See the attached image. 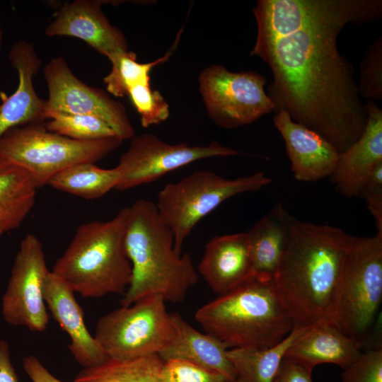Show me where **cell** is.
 <instances>
[{
  "label": "cell",
  "instance_id": "obj_12",
  "mask_svg": "<svg viewBox=\"0 0 382 382\" xmlns=\"http://www.w3.org/2000/svg\"><path fill=\"white\" fill-rule=\"evenodd\" d=\"M242 154L234 149L213 141L206 146L187 143L168 144L154 134L144 133L130 139L127 151L117 166L121 178L116 190L125 191L154 182L169 172L196 161Z\"/></svg>",
  "mask_w": 382,
  "mask_h": 382
},
{
  "label": "cell",
  "instance_id": "obj_35",
  "mask_svg": "<svg viewBox=\"0 0 382 382\" xmlns=\"http://www.w3.org/2000/svg\"><path fill=\"white\" fill-rule=\"evenodd\" d=\"M23 367L33 382H63L52 375L34 355L24 357Z\"/></svg>",
  "mask_w": 382,
  "mask_h": 382
},
{
  "label": "cell",
  "instance_id": "obj_8",
  "mask_svg": "<svg viewBox=\"0 0 382 382\" xmlns=\"http://www.w3.org/2000/svg\"><path fill=\"white\" fill-rule=\"evenodd\" d=\"M382 300V235L354 236L347 252L332 323L362 346Z\"/></svg>",
  "mask_w": 382,
  "mask_h": 382
},
{
  "label": "cell",
  "instance_id": "obj_22",
  "mask_svg": "<svg viewBox=\"0 0 382 382\" xmlns=\"http://www.w3.org/2000/svg\"><path fill=\"white\" fill-rule=\"evenodd\" d=\"M175 336L158 355L163 361L180 359L221 374L227 382H236V373L227 357L228 349L214 337L195 330L178 313H170Z\"/></svg>",
  "mask_w": 382,
  "mask_h": 382
},
{
  "label": "cell",
  "instance_id": "obj_27",
  "mask_svg": "<svg viewBox=\"0 0 382 382\" xmlns=\"http://www.w3.org/2000/svg\"><path fill=\"white\" fill-rule=\"evenodd\" d=\"M182 30L179 32L175 44L163 57L149 63L137 62L136 54L129 51L117 54L110 59L112 64L111 71L104 77L108 93L115 97L127 95V89L131 86L139 83H150V72L153 67L167 61L176 47Z\"/></svg>",
  "mask_w": 382,
  "mask_h": 382
},
{
  "label": "cell",
  "instance_id": "obj_17",
  "mask_svg": "<svg viewBox=\"0 0 382 382\" xmlns=\"http://www.w3.org/2000/svg\"><path fill=\"white\" fill-rule=\"evenodd\" d=\"M273 122L283 138L294 178L313 182L330 177L339 152L323 137L291 120L284 111L274 114Z\"/></svg>",
  "mask_w": 382,
  "mask_h": 382
},
{
  "label": "cell",
  "instance_id": "obj_7",
  "mask_svg": "<svg viewBox=\"0 0 382 382\" xmlns=\"http://www.w3.org/2000/svg\"><path fill=\"white\" fill-rule=\"evenodd\" d=\"M271 182L272 178L261 171L229 179L212 171L199 170L168 183L158 193L155 204L173 233L175 249L182 253L185 241L206 215L226 199L257 191Z\"/></svg>",
  "mask_w": 382,
  "mask_h": 382
},
{
  "label": "cell",
  "instance_id": "obj_30",
  "mask_svg": "<svg viewBox=\"0 0 382 382\" xmlns=\"http://www.w3.org/2000/svg\"><path fill=\"white\" fill-rule=\"evenodd\" d=\"M359 96L368 100L382 99V37L369 47L359 66Z\"/></svg>",
  "mask_w": 382,
  "mask_h": 382
},
{
  "label": "cell",
  "instance_id": "obj_28",
  "mask_svg": "<svg viewBox=\"0 0 382 382\" xmlns=\"http://www.w3.org/2000/svg\"><path fill=\"white\" fill-rule=\"evenodd\" d=\"M44 125L50 132L79 141L117 137L105 122L89 115L53 113Z\"/></svg>",
  "mask_w": 382,
  "mask_h": 382
},
{
  "label": "cell",
  "instance_id": "obj_14",
  "mask_svg": "<svg viewBox=\"0 0 382 382\" xmlns=\"http://www.w3.org/2000/svg\"><path fill=\"white\" fill-rule=\"evenodd\" d=\"M104 2L75 0L64 3L45 28V35L79 38L108 59L129 52L123 33L112 25L103 12Z\"/></svg>",
  "mask_w": 382,
  "mask_h": 382
},
{
  "label": "cell",
  "instance_id": "obj_19",
  "mask_svg": "<svg viewBox=\"0 0 382 382\" xmlns=\"http://www.w3.org/2000/svg\"><path fill=\"white\" fill-rule=\"evenodd\" d=\"M197 270L219 296L252 277L254 274L246 233L216 236L210 239Z\"/></svg>",
  "mask_w": 382,
  "mask_h": 382
},
{
  "label": "cell",
  "instance_id": "obj_2",
  "mask_svg": "<svg viewBox=\"0 0 382 382\" xmlns=\"http://www.w3.org/2000/svg\"><path fill=\"white\" fill-rule=\"evenodd\" d=\"M353 237L335 226L294 218L289 241L274 282L294 328L332 323Z\"/></svg>",
  "mask_w": 382,
  "mask_h": 382
},
{
  "label": "cell",
  "instance_id": "obj_36",
  "mask_svg": "<svg viewBox=\"0 0 382 382\" xmlns=\"http://www.w3.org/2000/svg\"><path fill=\"white\" fill-rule=\"evenodd\" d=\"M0 382H19L11 361L9 345L4 340H0Z\"/></svg>",
  "mask_w": 382,
  "mask_h": 382
},
{
  "label": "cell",
  "instance_id": "obj_18",
  "mask_svg": "<svg viewBox=\"0 0 382 382\" xmlns=\"http://www.w3.org/2000/svg\"><path fill=\"white\" fill-rule=\"evenodd\" d=\"M8 59L18 74L16 91L0 103V138L10 129L47 120L45 100L35 89L33 79L41 65V59L33 45L25 40L15 42Z\"/></svg>",
  "mask_w": 382,
  "mask_h": 382
},
{
  "label": "cell",
  "instance_id": "obj_32",
  "mask_svg": "<svg viewBox=\"0 0 382 382\" xmlns=\"http://www.w3.org/2000/svg\"><path fill=\"white\" fill-rule=\"evenodd\" d=\"M342 382H382V349L374 348L361 352L343 369Z\"/></svg>",
  "mask_w": 382,
  "mask_h": 382
},
{
  "label": "cell",
  "instance_id": "obj_6",
  "mask_svg": "<svg viewBox=\"0 0 382 382\" xmlns=\"http://www.w3.org/2000/svg\"><path fill=\"white\" fill-rule=\"evenodd\" d=\"M45 123V122H44ZM44 123L13 127L0 138V159L27 170L38 188L76 164L96 163L122 143L118 137L79 141L48 131Z\"/></svg>",
  "mask_w": 382,
  "mask_h": 382
},
{
  "label": "cell",
  "instance_id": "obj_20",
  "mask_svg": "<svg viewBox=\"0 0 382 382\" xmlns=\"http://www.w3.org/2000/svg\"><path fill=\"white\" fill-rule=\"evenodd\" d=\"M294 218L280 202L245 232L255 276L274 279L289 241Z\"/></svg>",
  "mask_w": 382,
  "mask_h": 382
},
{
  "label": "cell",
  "instance_id": "obj_21",
  "mask_svg": "<svg viewBox=\"0 0 382 382\" xmlns=\"http://www.w3.org/2000/svg\"><path fill=\"white\" fill-rule=\"evenodd\" d=\"M361 347L334 324L322 323L308 328L284 357L312 369L320 364H333L344 369L359 356Z\"/></svg>",
  "mask_w": 382,
  "mask_h": 382
},
{
  "label": "cell",
  "instance_id": "obj_10",
  "mask_svg": "<svg viewBox=\"0 0 382 382\" xmlns=\"http://www.w3.org/2000/svg\"><path fill=\"white\" fill-rule=\"evenodd\" d=\"M265 78L254 71L232 72L213 64L199 76V92L209 117L219 127L249 125L274 110L265 91Z\"/></svg>",
  "mask_w": 382,
  "mask_h": 382
},
{
  "label": "cell",
  "instance_id": "obj_13",
  "mask_svg": "<svg viewBox=\"0 0 382 382\" xmlns=\"http://www.w3.org/2000/svg\"><path fill=\"white\" fill-rule=\"evenodd\" d=\"M42 245L33 234L21 242L1 301L4 320L14 326L42 332L49 323L43 288L49 273Z\"/></svg>",
  "mask_w": 382,
  "mask_h": 382
},
{
  "label": "cell",
  "instance_id": "obj_34",
  "mask_svg": "<svg viewBox=\"0 0 382 382\" xmlns=\"http://www.w3.org/2000/svg\"><path fill=\"white\" fill-rule=\"evenodd\" d=\"M313 369L284 357L274 382H313Z\"/></svg>",
  "mask_w": 382,
  "mask_h": 382
},
{
  "label": "cell",
  "instance_id": "obj_3",
  "mask_svg": "<svg viewBox=\"0 0 382 382\" xmlns=\"http://www.w3.org/2000/svg\"><path fill=\"white\" fill-rule=\"evenodd\" d=\"M125 244L132 279L122 306L152 295L161 296L165 302L180 303L197 283L190 255L175 249L173 233L155 202L139 199L127 207Z\"/></svg>",
  "mask_w": 382,
  "mask_h": 382
},
{
  "label": "cell",
  "instance_id": "obj_33",
  "mask_svg": "<svg viewBox=\"0 0 382 382\" xmlns=\"http://www.w3.org/2000/svg\"><path fill=\"white\" fill-rule=\"evenodd\" d=\"M359 197L375 219L377 233L382 235V162L372 170Z\"/></svg>",
  "mask_w": 382,
  "mask_h": 382
},
{
  "label": "cell",
  "instance_id": "obj_9",
  "mask_svg": "<svg viewBox=\"0 0 382 382\" xmlns=\"http://www.w3.org/2000/svg\"><path fill=\"white\" fill-rule=\"evenodd\" d=\"M175 336L165 301L152 295L100 317L94 337L108 357L127 359L158 354Z\"/></svg>",
  "mask_w": 382,
  "mask_h": 382
},
{
  "label": "cell",
  "instance_id": "obj_25",
  "mask_svg": "<svg viewBox=\"0 0 382 382\" xmlns=\"http://www.w3.org/2000/svg\"><path fill=\"white\" fill-rule=\"evenodd\" d=\"M163 364L157 354L127 359L108 357L97 366L82 369L74 382H161Z\"/></svg>",
  "mask_w": 382,
  "mask_h": 382
},
{
  "label": "cell",
  "instance_id": "obj_15",
  "mask_svg": "<svg viewBox=\"0 0 382 382\" xmlns=\"http://www.w3.org/2000/svg\"><path fill=\"white\" fill-rule=\"evenodd\" d=\"M367 122L361 137L340 153L330 180L347 198L359 197L375 166L382 162V110L373 100L365 104Z\"/></svg>",
  "mask_w": 382,
  "mask_h": 382
},
{
  "label": "cell",
  "instance_id": "obj_26",
  "mask_svg": "<svg viewBox=\"0 0 382 382\" xmlns=\"http://www.w3.org/2000/svg\"><path fill=\"white\" fill-rule=\"evenodd\" d=\"M120 178L121 173L117 166L106 169L87 162L63 170L54 175L48 185L86 199H94L115 189Z\"/></svg>",
  "mask_w": 382,
  "mask_h": 382
},
{
  "label": "cell",
  "instance_id": "obj_16",
  "mask_svg": "<svg viewBox=\"0 0 382 382\" xmlns=\"http://www.w3.org/2000/svg\"><path fill=\"white\" fill-rule=\"evenodd\" d=\"M74 291L52 271L47 274L43 288L44 299L52 318L69 338V349L83 369L97 366L108 356L88 330L83 311Z\"/></svg>",
  "mask_w": 382,
  "mask_h": 382
},
{
  "label": "cell",
  "instance_id": "obj_23",
  "mask_svg": "<svg viewBox=\"0 0 382 382\" xmlns=\"http://www.w3.org/2000/svg\"><path fill=\"white\" fill-rule=\"evenodd\" d=\"M37 189L27 170L0 159V236L20 226L34 206Z\"/></svg>",
  "mask_w": 382,
  "mask_h": 382
},
{
  "label": "cell",
  "instance_id": "obj_11",
  "mask_svg": "<svg viewBox=\"0 0 382 382\" xmlns=\"http://www.w3.org/2000/svg\"><path fill=\"white\" fill-rule=\"evenodd\" d=\"M44 76L48 89L47 120L53 113L93 115L105 122L122 141L136 135L122 103L78 79L62 57L52 58L46 64Z\"/></svg>",
  "mask_w": 382,
  "mask_h": 382
},
{
  "label": "cell",
  "instance_id": "obj_24",
  "mask_svg": "<svg viewBox=\"0 0 382 382\" xmlns=\"http://www.w3.org/2000/svg\"><path fill=\"white\" fill-rule=\"evenodd\" d=\"M308 328H294L271 347L228 349L226 354L234 368L236 382H274L286 352Z\"/></svg>",
  "mask_w": 382,
  "mask_h": 382
},
{
  "label": "cell",
  "instance_id": "obj_4",
  "mask_svg": "<svg viewBox=\"0 0 382 382\" xmlns=\"http://www.w3.org/2000/svg\"><path fill=\"white\" fill-rule=\"evenodd\" d=\"M195 318L228 349L271 347L294 328L274 279L255 275L200 307Z\"/></svg>",
  "mask_w": 382,
  "mask_h": 382
},
{
  "label": "cell",
  "instance_id": "obj_29",
  "mask_svg": "<svg viewBox=\"0 0 382 382\" xmlns=\"http://www.w3.org/2000/svg\"><path fill=\"white\" fill-rule=\"evenodd\" d=\"M127 95L139 115L144 127L158 125L168 119L169 105L158 91H154L150 83H139L131 86Z\"/></svg>",
  "mask_w": 382,
  "mask_h": 382
},
{
  "label": "cell",
  "instance_id": "obj_31",
  "mask_svg": "<svg viewBox=\"0 0 382 382\" xmlns=\"http://www.w3.org/2000/svg\"><path fill=\"white\" fill-rule=\"evenodd\" d=\"M161 382H227L219 373L180 360L163 361Z\"/></svg>",
  "mask_w": 382,
  "mask_h": 382
},
{
  "label": "cell",
  "instance_id": "obj_37",
  "mask_svg": "<svg viewBox=\"0 0 382 382\" xmlns=\"http://www.w3.org/2000/svg\"><path fill=\"white\" fill-rule=\"evenodd\" d=\"M2 40H3V31H2V28H1V22H0V48L2 44Z\"/></svg>",
  "mask_w": 382,
  "mask_h": 382
},
{
  "label": "cell",
  "instance_id": "obj_1",
  "mask_svg": "<svg viewBox=\"0 0 382 382\" xmlns=\"http://www.w3.org/2000/svg\"><path fill=\"white\" fill-rule=\"evenodd\" d=\"M381 17V0L276 1L272 22L285 35L257 36L250 52L270 69L274 112H286L339 153L351 146L365 129L367 112L337 40L347 24Z\"/></svg>",
  "mask_w": 382,
  "mask_h": 382
},
{
  "label": "cell",
  "instance_id": "obj_5",
  "mask_svg": "<svg viewBox=\"0 0 382 382\" xmlns=\"http://www.w3.org/2000/svg\"><path fill=\"white\" fill-rule=\"evenodd\" d=\"M127 207L107 221L80 225L52 272L85 298L125 295L132 265L125 244Z\"/></svg>",
  "mask_w": 382,
  "mask_h": 382
}]
</instances>
